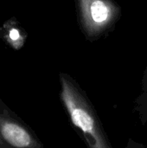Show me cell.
<instances>
[{"instance_id": "3", "label": "cell", "mask_w": 147, "mask_h": 148, "mask_svg": "<svg viewBox=\"0 0 147 148\" xmlns=\"http://www.w3.org/2000/svg\"><path fill=\"white\" fill-rule=\"evenodd\" d=\"M6 148H39L34 135L18 121L0 115V146Z\"/></svg>"}, {"instance_id": "2", "label": "cell", "mask_w": 147, "mask_h": 148, "mask_svg": "<svg viewBox=\"0 0 147 148\" xmlns=\"http://www.w3.org/2000/svg\"><path fill=\"white\" fill-rule=\"evenodd\" d=\"M76 7L82 31L90 40L111 29L121 12L113 0H76Z\"/></svg>"}, {"instance_id": "1", "label": "cell", "mask_w": 147, "mask_h": 148, "mask_svg": "<svg viewBox=\"0 0 147 148\" xmlns=\"http://www.w3.org/2000/svg\"><path fill=\"white\" fill-rule=\"evenodd\" d=\"M61 99L73 125L90 148H112L92 105L71 78L62 74Z\"/></svg>"}]
</instances>
